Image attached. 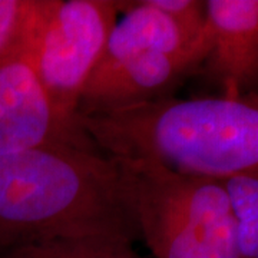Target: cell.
<instances>
[{"label": "cell", "mask_w": 258, "mask_h": 258, "mask_svg": "<svg viewBox=\"0 0 258 258\" xmlns=\"http://www.w3.org/2000/svg\"><path fill=\"white\" fill-rule=\"evenodd\" d=\"M119 161L139 238L155 258H242L230 198L221 179Z\"/></svg>", "instance_id": "cell-2"}, {"label": "cell", "mask_w": 258, "mask_h": 258, "mask_svg": "<svg viewBox=\"0 0 258 258\" xmlns=\"http://www.w3.org/2000/svg\"><path fill=\"white\" fill-rule=\"evenodd\" d=\"M36 0H0V64L28 45Z\"/></svg>", "instance_id": "cell-9"}, {"label": "cell", "mask_w": 258, "mask_h": 258, "mask_svg": "<svg viewBox=\"0 0 258 258\" xmlns=\"http://www.w3.org/2000/svg\"><path fill=\"white\" fill-rule=\"evenodd\" d=\"M201 69L221 95L258 93V0L205 2Z\"/></svg>", "instance_id": "cell-6"}, {"label": "cell", "mask_w": 258, "mask_h": 258, "mask_svg": "<svg viewBox=\"0 0 258 258\" xmlns=\"http://www.w3.org/2000/svg\"><path fill=\"white\" fill-rule=\"evenodd\" d=\"M116 0H36L26 56L55 109L75 120L118 20Z\"/></svg>", "instance_id": "cell-3"}, {"label": "cell", "mask_w": 258, "mask_h": 258, "mask_svg": "<svg viewBox=\"0 0 258 258\" xmlns=\"http://www.w3.org/2000/svg\"><path fill=\"white\" fill-rule=\"evenodd\" d=\"M230 198L242 258H258V172L221 179Z\"/></svg>", "instance_id": "cell-8"}, {"label": "cell", "mask_w": 258, "mask_h": 258, "mask_svg": "<svg viewBox=\"0 0 258 258\" xmlns=\"http://www.w3.org/2000/svg\"><path fill=\"white\" fill-rule=\"evenodd\" d=\"M207 55L205 35L181 52H142L108 68H98L83 89L78 113L112 111L169 98Z\"/></svg>", "instance_id": "cell-5"}, {"label": "cell", "mask_w": 258, "mask_h": 258, "mask_svg": "<svg viewBox=\"0 0 258 258\" xmlns=\"http://www.w3.org/2000/svg\"><path fill=\"white\" fill-rule=\"evenodd\" d=\"M3 258H141L128 241L76 237L36 241L3 254Z\"/></svg>", "instance_id": "cell-7"}, {"label": "cell", "mask_w": 258, "mask_h": 258, "mask_svg": "<svg viewBox=\"0 0 258 258\" xmlns=\"http://www.w3.org/2000/svg\"><path fill=\"white\" fill-rule=\"evenodd\" d=\"M53 145L96 148L56 111L23 50L0 64V155Z\"/></svg>", "instance_id": "cell-4"}, {"label": "cell", "mask_w": 258, "mask_h": 258, "mask_svg": "<svg viewBox=\"0 0 258 258\" xmlns=\"http://www.w3.org/2000/svg\"><path fill=\"white\" fill-rule=\"evenodd\" d=\"M149 6L162 12L168 18L195 35L203 32L205 25V2L200 0H147Z\"/></svg>", "instance_id": "cell-10"}, {"label": "cell", "mask_w": 258, "mask_h": 258, "mask_svg": "<svg viewBox=\"0 0 258 258\" xmlns=\"http://www.w3.org/2000/svg\"><path fill=\"white\" fill-rule=\"evenodd\" d=\"M76 237L139 240L119 161L75 145L0 155V252Z\"/></svg>", "instance_id": "cell-1"}]
</instances>
